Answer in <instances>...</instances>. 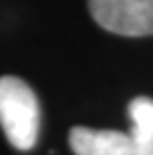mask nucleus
Returning <instances> with one entry per match:
<instances>
[{
    "label": "nucleus",
    "mask_w": 153,
    "mask_h": 155,
    "mask_svg": "<svg viewBox=\"0 0 153 155\" xmlns=\"http://www.w3.org/2000/svg\"><path fill=\"white\" fill-rule=\"evenodd\" d=\"M70 147L76 155H133L129 135L113 129L72 127Z\"/></svg>",
    "instance_id": "3"
},
{
    "label": "nucleus",
    "mask_w": 153,
    "mask_h": 155,
    "mask_svg": "<svg viewBox=\"0 0 153 155\" xmlns=\"http://www.w3.org/2000/svg\"><path fill=\"white\" fill-rule=\"evenodd\" d=\"M94 20L119 36H151L153 0H88Z\"/></svg>",
    "instance_id": "2"
},
{
    "label": "nucleus",
    "mask_w": 153,
    "mask_h": 155,
    "mask_svg": "<svg viewBox=\"0 0 153 155\" xmlns=\"http://www.w3.org/2000/svg\"><path fill=\"white\" fill-rule=\"evenodd\" d=\"M0 125L10 145L28 151L40 131V105L36 94L16 76L0 78Z\"/></svg>",
    "instance_id": "1"
},
{
    "label": "nucleus",
    "mask_w": 153,
    "mask_h": 155,
    "mask_svg": "<svg viewBox=\"0 0 153 155\" xmlns=\"http://www.w3.org/2000/svg\"><path fill=\"white\" fill-rule=\"evenodd\" d=\"M131 129L129 139L133 155H153V100L139 96L127 105Z\"/></svg>",
    "instance_id": "4"
}]
</instances>
